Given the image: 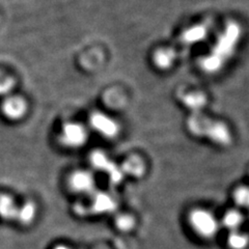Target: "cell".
<instances>
[{
  "instance_id": "obj_1",
  "label": "cell",
  "mask_w": 249,
  "mask_h": 249,
  "mask_svg": "<svg viewBox=\"0 0 249 249\" xmlns=\"http://www.w3.org/2000/svg\"><path fill=\"white\" fill-rule=\"evenodd\" d=\"M241 36L240 26L235 22H230L217 36L211 51L202 57L200 67L207 73H217L225 66L233 55Z\"/></svg>"
},
{
  "instance_id": "obj_2",
  "label": "cell",
  "mask_w": 249,
  "mask_h": 249,
  "mask_svg": "<svg viewBox=\"0 0 249 249\" xmlns=\"http://www.w3.org/2000/svg\"><path fill=\"white\" fill-rule=\"evenodd\" d=\"M187 129L190 134L196 137H205L210 142L220 145L228 146L231 143V133L227 124L209 119L199 113H192L187 120Z\"/></svg>"
},
{
  "instance_id": "obj_3",
  "label": "cell",
  "mask_w": 249,
  "mask_h": 249,
  "mask_svg": "<svg viewBox=\"0 0 249 249\" xmlns=\"http://www.w3.org/2000/svg\"><path fill=\"white\" fill-rule=\"evenodd\" d=\"M188 220L196 235L204 239L214 238L219 230V223L215 216L205 209L192 210L188 216Z\"/></svg>"
},
{
  "instance_id": "obj_4",
  "label": "cell",
  "mask_w": 249,
  "mask_h": 249,
  "mask_svg": "<svg viewBox=\"0 0 249 249\" xmlns=\"http://www.w3.org/2000/svg\"><path fill=\"white\" fill-rule=\"evenodd\" d=\"M59 142L69 149H79L88 142L89 132L83 124L76 122H68L61 127Z\"/></svg>"
},
{
  "instance_id": "obj_5",
  "label": "cell",
  "mask_w": 249,
  "mask_h": 249,
  "mask_svg": "<svg viewBox=\"0 0 249 249\" xmlns=\"http://www.w3.org/2000/svg\"><path fill=\"white\" fill-rule=\"evenodd\" d=\"M89 124L100 135L106 138H114L120 133V124L110 115L101 111L92 112L89 116Z\"/></svg>"
},
{
  "instance_id": "obj_6",
  "label": "cell",
  "mask_w": 249,
  "mask_h": 249,
  "mask_svg": "<svg viewBox=\"0 0 249 249\" xmlns=\"http://www.w3.org/2000/svg\"><path fill=\"white\" fill-rule=\"evenodd\" d=\"M69 187L79 194H92L96 190V178L89 170L78 169L69 178Z\"/></svg>"
},
{
  "instance_id": "obj_7",
  "label": "cell",
  "mask_w": 249,
  "mask_h": 249,
  "mask_svg": "<svg viewBox=\"0 0 249 249\" xmlns=\"http://www.w3.org/2000/svg\"><path fill=\"white\" fill-rule=\"evenodd\" d=\"M26 101L17 96H11L4 99L1 105V112L7 120L19 121L27 112Z\"/></svg>"
},
{
  "instance_id": "obj_8",
  "label": "cell",
  "mask_w": 249,
  "mask_h": 249,
  "mask_svg": "<svg viewBox=\"0 0 249 249\" xmlns=\"http://www.w3.org/2000/svg\"><path fill=\"white\" fill-rule=\"evenodd\" d=\"M90 210L97 214H107L113 212L116 208V201L105 192H93Z\"/></svg>"
},
{
  "instance_id": "obj_9",
  "label": "cell",
  "mask_w": 249,
  "mask_h": 249,
  "mask_svg": "<svg viewBox=\"0 0 249 249\" xmlns=\"http://www.w3.org/2000/svg\"><path fill=\"white\" fill-rule=\"evenodd\" d=\"M181 101L185 107L191 110L192 113H199L207 105V97L200 91L185 92L181 96Z\"/></svg>"
},
{
  "instance_id": "obj_10",
  "label": "cell",
  "mask_w": 249,
  "mask_h": 249,
  "mask_svg": "<svg viewBox=\"0 0 249 249\" xmlns=\"http://www.w3.org/2000/svg\"><path fill=\"white\" fill-rule=\"evenodd\" d=\"M121 168L124 175H127L133 178L143 177L146 169L143 160L140 157H137V156L129 157L124 162V164L121 166Z\"/></svg>"
},
{
  "instance_id": "obj_11",
  "label": "cell",
  "mask_w": 249,
  "mask_h": 249,
  "mask_svg": "<svg viewBox=\"0 0 249 249\" xmlns=\"http://www.w3.org/2000/svg\"><path fill=\"white\" fill-rule=\"evenodd\" d=\"M18 205L9 194H0V218L4 220H15Z\"/></svg>"
},
{
  "instance_id": "obj_12",
  "label": "cell",
  "mask_w": 249,
  "mask_h": 249,
  "mask_svg": "<svg viewBox=\"0 0 249 249\" xmlns=\"http://www.w3.org/2000/svg\"><path fill=\"white\" fill-rule=\"evenodd\" d=\"M176 60V52L170 48H161L154 53L153 61L160 70H168L173 67Z\"/></svg>"
},
{
  "instance_id": "obj_13",
  "label": "cell",
  "mask_w": 249,
  "mask_h": 249,
  "mask_svg": "<svg viewBox=\"0 0 249 249\" xmlns=\"http://www.w3.org/2000/svg\"><path fill=\"white\" fill-rule=\"evenodd\" d=\"M37 208L34 201H26L18 207L16 219L22 225H29L33 223L36 217Z\"/></svg>"
},
{
  "instance_id": "obj_14",
  "label": "cell",
  "mask_w": 249,
  "mask_h": 249,
  "mask_svg": "<svg viewBox=\"0 0 249 249\" xmlns=\"http://www.w3.org/2000/svg\"><path fill=\"white\" fill-rule=\"evenodd\" d=\"M208 28L204 24H197L187 28L182 34V41L185 44H196L204 40L207 36Z\"/></svg>"
},
{
  "instance_id": "obj_15",
  "label": "cell",
  "mask_w": 249,
  "mask_h": 249,
  "mask_svg": "<svg viewBox=\"0 0 249 249\" xmlns=\"http://www.w3.org/2000/svg\"><path fill=\"white\" fill-rule=\"evenodd\" d=\"M89 162L93 168L101 171H106L113 165V161L109 159L108 156L103 151H93L89 156Z\"/></svg>"
},
{
  "instance_id": "obj_16",
  "label": "cell",
  "mask_w": 249,
  "mask_h": 249,
  "mask_svg": "<svg viewBox=\"0 0 249 249\" xmlns=\"http://www.w3.org/2000/svg\"><path fill=\"white\" fill-rule=\"evenodd\" d=\"M244 221V217L237 210H230L223 215L222 225L231 231H238Z\"/></svg>"
},
{
  "instance_id": "obj_17",
  "label": "cell",
  "mask_w": 249,
  "mask_h": 249,
  "mask_svg": "<svg viewBox=\"0 0 249 249\" xmlns=\"http://www.w3.org/2000/svg\"><path fill=\"white\" fill-rule=\"evenodd\" d=\"M228 245L231 249H245L248 245V237L239 231H231L228 237Z\"/></svg>"
},
{
  "instance_id": "obj_18",
  "label": "cell",
  "mask_w": 249,
  "mask_h": 249,
  "mask_svg": "<svg viewBox=\"0 0 249 249\" xmlns=\"http://www.w3.org/2000/svg\"><path fill=\"white\" fill-rule=\"evenodd\" d=\"M115 228L121 231L128 232L132 231L135 227L134 217L129 214H121L115 217L114 219Z\"/></svg>"
},
{
  "instance_id": "obj_19",
  "label": "cell",
  "mask_w": 249,
  "mask_h": 249,
  "mask_svg": "<svg viewBox=\"0 0 249 249\" xmlns=\"http://www.w3.org/2000/svg\"><path fill=\"white\" fill-rule=\"evenodd\" d=\"M233 200H235L236 204L239 207L242 208H247L248 207V202H249V191L248 188L245 186H241L239 188H237L232 194Z\"/></svg>"
},
{
  "instance_id": "obj_20",
  "label": "cell",
  "mask_w": 249,
  "mask_h": 249,
  "mask_svg": "<svg viewBox=\"0 0 249 249\" xmlns=\"http://www.w3.org/2000/svg\"><path fill=\"white\" fill-rule=\"evenodd\" d=\"M15 87V80L10 75L0 72V96H6Z\"/></svg>"
},
{
  "instance_id": "obj_21",
  "label": "cell",
  "mask_w": 249,
  "mask_h": 249,
  "mask_svg": "<svg viewBox=\"0 0 249 249\" xmlns=\"http://www.w3.org/2000/svg\"><path fill=\"white\" fill-rule=\"evenodd\" d=\"M54 249H70V248L66 245H57V246L54 247Z\"/></svg>"
}]
</instances>
